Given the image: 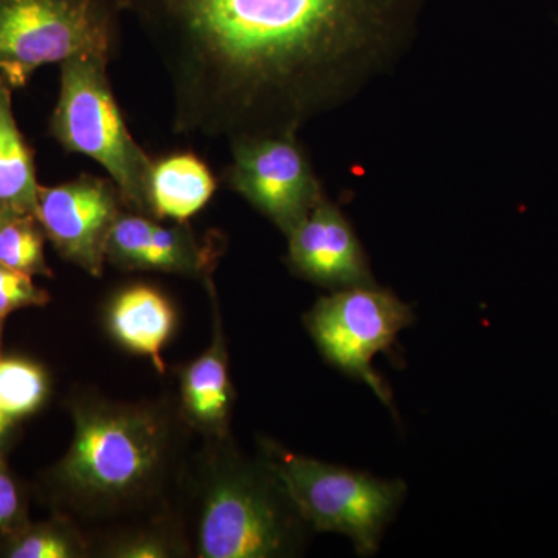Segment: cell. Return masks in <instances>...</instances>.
Segmentation results:
<instances>
[{
  "mask_svg": "<svg viewBox=\"0 0 558 558\" xmlns=\"http://www.w3.org/2000/svg\"><path fill=\"white\" fill-rule=\"evenodd\" d=\"M427 0H123L167 72L172 130L299 134L398 65Z\"/></svg>",
  "mask_w": 558,
  "mask_h": 558,
  "instance_id": "6da1fadb",
  "label": "cell"
},
{
  "mask_svg": "<svg viewBox=\"0 0 558 558\" xmlns=\"http://www.w3.org/2000/svg\"><path fill=\"white\" fill-rule=\"evenodd\" d=\"M72 446L50 472L54 494L73 508H120L156 487L170 457V425L160 410L76 402Z\"/></svg>",
  "mask_w": 558,
  "mask_h": 558,
  "instance_id": "7a4b0ae2",
  "label": "cell"
},
{
  "mask_svg": "<svg viewBox=\"0 0 558 558\" xmlns=\"http://www.w3.org/2000/svg\"><path fill=\"white\" fill-rule=\"evenodd\" d=\"M306 523L267 464L231 450L208 462L197 553L202 558L288 557L299 550Z\"/></svg>",
  "mask_w": 558,
  "mask_h": 558,
  "instance_id": "3957f363",
  "label": "cell"
},
{
  "mask_svg": "<svg viewBox=\"0 0 558 558\" xmlns=\"http://www.w3.org/2000/svg\"><path fill=\"white\" fill-rule=\"evenodd\" d=\"M109 54L83 51L61 62V87L50 134L69 153L98 161L120 191L124 208L153 218L154 160L135 142L108 76Z\"/></svg>",
  "mask_w": 558,
  "mask_h": 558,
  "instance_id": "277c9868",
  "label": "cell"
},
{
  "mask_svg": "<svg viewBox=\"0 0 558 558\" xmlns=\"http://www.w3.org/2000/svg\"><path fill=\"white\" fill-rule=\"evenodd\" d=\"M264 459L307 527L347 535L359 556L377 553L385 529L405 498L403 481L376 478L301 457L271 442L266 444Z\"/></svg>",
  "mask_w": 558,
  "mask_h": 558,
  "instance_id": "5b68a950",
  "label": "cell"
},
{
  "mask_svg": "<svg viewBox=\"0 0 558 558\" xmlns=\"http://www.w3.org/2000/svg\"><path fill=\"white\" fill-rule=\"evenodd\" d=\"M123 13V0H0V75L14 89L73 54L112 57Z\"/></svg>",
  "mask_w": 558,
  "mask_h": 558,
  "instance_id": "8992f818",
  "label": "cell"
},
{
  "mask_svg": "<svg viewBox=\"0 0 558 558\" xmlns=\"http://www.w3.org/2000/svg\"><path fill=\"white\" fill-rule=\"evenodd\" d=\"M304 319L330 365L368 385L385 405L391 407V392L373 369V359L391 352L399 333L413 325L411 306L391 290L360 286L322 296Z\"/></svg>",
  "mask_w": 558,
  "mask_h": 558,
  "instance_id": "52a82bcc",
  "label": "cell"
},
{
  "mask_svg": "<svg viewBox=\"0 0 558 558\" xmlns=\"http://www.w3.org/2000/svg\"><path fill=\"white\" fill-rule=\"evenodd\" d=\"M227 182L286 238L325 196L299 134L231 142Z\"/></svg>",
  "mask_w": 558,
  "mask_h": 558,
  "instance_id": "ba28073f",
  "label": "cell"
},
{
  "mask_svg": "<svg viewBox=\"0 0 558 558\" xmlns=\"http://www.w3.org/2000/svg\"><path fill=\"white\" fill-rule=\"evenodd\" d=\"M123 208L112 180L81 174L61 185L40 186L36 219L62 258L100 278L110 230Z\"/></svg>",
  "mask_w": 558,
  "mask_h": 558,
  "instance_id": "9c48e42d",
  "label": "cell"
},
{
  "mask_svg": "<svg viewBox=\"0 0 558 558\" xmlns=\"http://www.w3.org/2000/svg\"><path fill=\"white\" fill-rule=\"evenodd\" d=\"M288 244L290 269L314 284L330 290L376 284L362 242L328 194L289 234Z\"/></svg>",
  "mask_w": 558,
  "mask_h": 558,
  "instance_id": "30bf717a",
  "label": "cell"
},
{
  "mask_svg": "<svg viewBox=\"0 0 558 558\" xmlns=\"http://www.w3.org/2000/svg\"><path fill=\"white\" fill-rule=\"evenodd\" d=\"M213 299V341L199 359L182 374V409L191 425L204 435L223 440L229 432L234 389L229 374V352L223 337L222 318L215 286L207 282Z\"/></svg>",
  "mask_w": 558,
  "mask_h": 558,
  "instance_id": "8fae6325",
  "label": "cell"
},
{
  "mask_svg": "<svg viewBox=\"0 0 558 558\" xmlns=\"http://www.w3.org/2000/svg\"><path fill=\"white\" fill-rule=\"evenodd\" d=\"M108 319L110 332L124 348L165 373L161 351L174 330L175 312L163 293L142 284L121 290L110 303Z\"/></svg>",
  "mask_w": 558,
  "mask_h": 558,
  "instance_id": "7c38bea8",
  "label": "cell"
},
{
  "mask_svg": "<svg viewBox=\"0 0 558 558\" xmlns=\"http://www.w3.org/2000/svg\"><path fill=\"white\" fill-rule=\"evenodd\" d=\"M40 185L33 150L13 112V87L0 75V218L36 216Z\"/></svg>",
  "mask_w": 558,
  "mask_h": 558,
  "instance_id": "4fadbf2b",
  "label": "cell"
},
{
  "mask_svg": "<svg viewBox=\"0 0 558 558\" xmlns=\"http://www.w3.org/2000/svg\"><path fill=\"white\" fill-rule=\"evenodd\" d=\"M216 191V179L194 154H174L154 161L149 197L154 219L186 222Z\"/></svg>",
  "mask_w": 558,
  "mask_h": 558,
  "instance_id": "5bb4252c",
  "label": "cell"
},
{
  "mask_svg": "<svg viewBox=\"0 0 558 558\" xmlns=\"http://www.w3.org/2000/svg\"><path fill=\"white\" fill-rule=\"evenodd\" d=\"M220 250L209 241L201 242L186 222L174 226H161L154 222L145 270L165 271V274L185 275V277L211 281L213 269Z\"/></svg>",
  "mask_w": 558,
  "mask_h": 558,
  "instance_id": "9a60e30c",
  "label": "cell"
},
{
  "mask_svg": "<svg viewBox=\"0 0 558 558\" xmlns=\"http://www.w3.org/2000/svg\"><path fill=\"white\" fill-rule=\"evenodd\" d=\"M86 543L68 520L51 519L0 534V557L78 558L86 556Z\"/></svg>",
  "mask_w": 558,
  "mask_h": 558,
  "instance_id": "2e32d148",
  "label": "cell"
},
{
  "mask_svg": "<svg viewBox=\"0 0 558 558\" xmlns=\"http://www.w3.org/2000/svg\"><path fill=\"white\" fill-rule=\"evenodd\" d=\"M49 396V377L25 359L0 357V405L14 422L32 416Z\"/></svg>",
  "mask_w": 558,
  "mask_h": 558,
  "instance_id": "e0dca14e",
  "label": "cell"
},
{
  "mask_svg": "<svg viewBox=\"0 0 558 558\" xmlns=\"http://www.w3.org/2000/svg\"><path fill=\"white\" fill-rule=\"evenodd\" d=\"M44 233L36 216H17L0 226V264L31 277H51L44 255Z\"/></svg>",
  "mask_w": 558,
  "mask_h": 558,
  "instance_id": "ac0fdd59",
  "label": "cell"
},
{
  "mask_svg": "<svg viewBox=\"0 0 558 558\" xmlns=\"http://www.w3.org/2000/svg\"><path fill=\"white\" fill-rule=\"evenodd\" d=\"M157 219L140 213L121 211L106 245V260L123 270H145L154 222Z\"/></svg>",
  "mask_w": 558,
  "mask_h": 558,
  "instance_id": "d6986e66",
  "label": "cell"
},
{
  "mask_svg": "<svg viewBox=\"0 0 558 558\" xmlns=\"http://www.w3.org/2000/svg\"><path fill=\"white\" fill-rule=\"evenodd\" d=\"M50 296L33 277L0 264V318L24 307L46 306Z\"/></svg>",
  "mask_w": 558,
  "mask_h": 558,
  "instance_id": "ffe728a7",
  "label": "cell"
},
{
  "mask_svg": "<svg viewBox=\"0 0 558 558\" xmlns=\"http://www.w3.org/2000/svg\"><path fill=\"white\" fill-rule=\"evenodd\" d=\"M28 523L27 505L0 451V534Z\"/></svg>",
  "mask_w": 558,
  "mask_h": 558,
  "instance_id": "44dd1931",
  "label": "cell"
},
{
  "mask_svg": "<svg viewBox=\"0 0 558 558\" xmlns=\"http://www.w3.org/2000/svg\"><path fill=\"white\" fill-rule=\"evenodd\" d=\"M174 554L170 539L156 532H140L117 542L109 556L123 558H165Z\"/></svg>",
  "mask_w": 558,
  "mask_h": 558,
  "instance_id": "7402d4cb",
  "label": "cell"
},
{
  "mask_svg": "<svg viewBox=\"0 0 558 558\" xmlns=\"http://www.w3.org/2000/svg\"><path fill=\"white\" fill-rule=\"evenodd\" d=\"M17 422H14L13 418L5 413V410L0 405V451L3 450V446H5L7 440H9V436L11 429L14 428Z\"/></svg>",
  "mask_w": 558,
  "mask_h": 558,
  "instance_id": "603a6c76",
  "label": "cell"
},
{
  "mask_svg": "<svg viewBox=\"0 0 558 558\" xmlns=\"http://www.w3.org/2000/svg\"><path fill=\"white\" fill-rule=\"evenodd\" d=\"M2 326H3V319L0 318V339H2Z\"/></svg>",
  "mask_w": 558,
  "mask_h": 558,
  "instance_id": "cb8c5ba5",
  "label": "cell"
},
{
  "mask_svg": "<svg viewBox=\"0 0 558 558\" xmlns=\"http://www.w3.org/2000/svg\"><path fill=\"white\" fill-rule=\"evenodd\" d=\"M3 220H5V218H0V226H2Z\"/></svg>",
  "mask_w": 558,
  "mask_h": 558,
  "instance_id": "d4e9b609",
  "label": "cell"
}]
</instances>
